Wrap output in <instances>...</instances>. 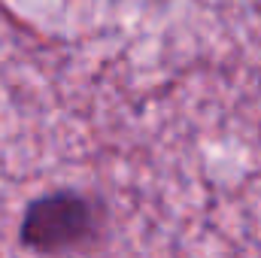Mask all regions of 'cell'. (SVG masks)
Segmentation results:
<instances>
[{"instance_id": "obj_1", "label": "cell", "mask_w": 261, "mask_h": 258, "mask_svg": "<svg viewBox=\"0 0 261 258\" xmlns=\"http://www.w3.org/2000/svg\"><path fill=\"white\" fill-rule=\"evenodd\" d=\"M100 216L79 192H55L34 200L21 222V243L43 255H64L94 240Z\"/></svg>"}]
</instances>
